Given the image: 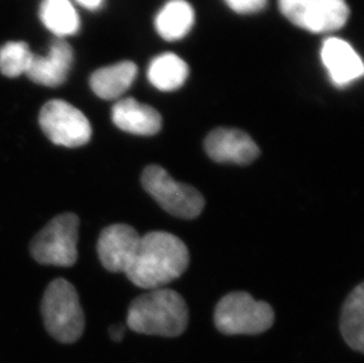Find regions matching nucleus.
<instances>
[{
    "label": "nucleus",
    "mask_w": 364,
    "mask_h": 363,
    "mask_svg": "<svg viewBox=\"0 0 364 363\" xmlns=\"http://www.w3.org/2000/svg\"><path fill=\"white\" fill-rule=\"evenodd\" d=\"M33 56L24 41H9L0 48V71L10 78L26 73Z\"/></svg>",
    "instance_id": "6ab92c4d"
},
{
    "label": "nucleus",
    "mask_w": 364,
    "mask_h": 363,
    "mask_svg": "<svg viewBox=\"0 0 364 363\" xmlns=\"http://www.w3.org/2000/svg\"><path fill=\"white\" fill-rule=\"evenodd\" d=\"M189 262V251L181 238L151 231L139 237L124 274L134 285L152 290L182 276Z\"/></svg>",
    "instance_id": "f257e3e1"
},
{
    "label": "nucleus",
    "mask_w": 364,
    "mask_h": 363,
    "mask_svg": "<svg viewBox=\"0 0 364 363\" xmlns=\"http://www.w3.org/2000/svg\"><path fill=\"white\" fill-rule=\"evenodd\" d=\"M321 59L331 82L344 88L361 78L363 62L356 50L342 38L329 37L321 48Z\"/></svg>",
    "instance_id": "9d476101"
},
{
    "label": "nucleus",
    "mask_w": 364,
    "mask_h": 363,
    "mask_svg": "<svg viewBox=\"0 0 364 363\" xmlns=\"http://www.w3.org/2000/svg\"><path fill=\"white\" fill-rule=\"evenodd\" d=\"M204 147L209 157L217 163L250 164L261 154L251 136L238 129H215L208 135Z\"/></svg>",
    "instance_id": "1a4fd4ad"
},
{
    "label": "nucleus",
    "mask_w": 364,
    "mask_h": 363,
    "mask_svg": "<svg viewBox=\"0 0 364 363\" xmlns=\"http://www.w3.org/2000/svg\"><path fill=\"white\" fill-rule=\"evenodd\" d=\"M340 330L351 349L364 350V285H358L348 295L341 312Z\"/></svg>",
    "instance_id": "dca6fc26"
},
{
    "label": "nucleus",
    "mask_w": 364,
    "mask_h": 363,
    "mask_svg": "<svg viewBox=\"0 0 364 363\" xmlns=\"http://www.w3.org/2000/svg\"><path fill=\"white\" fill-rule=\"evenodd\" d=\"M76 1L87 10H98L104 0H76Z\"/></svg>",
    "instance_id": "412c9836"
},
{
    "label": "nucleus",
    "mask_w": 364,
    "mask_h": 363,
    "mask_svg": "<svg viewBox=\"0 0 364 363\" xmlns=\"http://www.w3.org/2000/svg\"><path fill=\"white\" fill-rule=\"evenodd\" d=\"M141 235L127 224L107 226L100 233L97 251L104 268L111 273H124Z\"/></svg>",
    "instance_id": "9b49d317"
},
{
    "label": "nucleus",
    "mask_w": 364,
    "mask_h": 363,
    "mask_svg": "<svg viewBox=\"0 0 364 363\" xmlns=\"http://www.w3.org/2000/svg\"><path fill=\"white\" fill-rule=\"evenodd\" d=\"M127 322L138 334L177 337L186 332L189 323L188 305L177 291L152 289L132 301Z\"/></svg>",
    "instance_id": "f03ea898"
},
{
    "label": "nucleus",
    "mask_w": 364,
    "mask_h": 363,
    "mask_svg": "<svg viewBox=\"0 0 364 363\" xmlns=\"http://www.w3.org/2000/svg\"><path fill=\"white\" fill-rule=\"evenodd\" d=\"M279 5L288 21L311 33L340 30L349 18L346 0H279Z\"/></svg>",
    "instance_id": "0eeeda50"
},
{
    "label": "nucleus",
    "mask_w": 364,
    "mask_h": 363,
    "mask_svg": "<svg viewBox=\"0 0 364 363\" xmlns=\"http://www.w3.org/2000/svg\"><path fill=\"white\" fill-rule=\"evenodd\" d=\"M39 125L57 145L78 147L89 143L92 127L85 115L64 100H50L41 107Z\"/></svg>",
    "instance_id": "6e6552de"
},
{
    "label": "nucleus",
    "mask_w": 364,
    "mask_h": 363,
    "mask_svg": "<svg viewBox=\"0 0 364 363\" xmlns=\"http://www.w3.org/2000/svg\"><path fill=\"white\" fill-rule=\"evenodd\" d=\"M112 122L121 130L137 136H154L162 129L157 110L134 98L118 100L112 107Z\"/></svg>",
    "instance_id": "ddd939ff"
},
{
    "label": "nucleus",
    "mask_w": 364,
    "mask_h": 363,
    "mask_svg": "<svg viewBox=\"0 0 364 363\" xmlns=\"http://www.w3.org/2000/svg\"><path fill=\"white\" fill-rule=\"evenodd\" d=\"M195 24V11L186 0H170L156 17V30L165 41H179Z\"/></svg>",
    "instance_id": "2eb2a0df"
},
{
    "label": "nucleus",
    "mask_w": 364,
    "mask_h": 363,
    "mask_svg": "<svg viewBox=\"0 0 364 363\" xmlns=\"http://www.w3.org/2000/svg\"><path fill=\"white\" fill-rule=\"evenodd\" d=\"M78 228L80 219L75 214H62L52 219L32 240V257L41 264L71 267L78 257Z\"/></svg>",
    "instance_id": "423d86ee"
},
{
    "label": "nucleus",
    "mask_w": 364,
    "mask_h": 363,
    "mask_svg": "<svg viewBox=\"0 0 364 363\" xmlns=\"http://www.w3.org/2000/svg\"><path fill=\"white\" fill-rule=\"evenodd\" d=\"M228 5L238 14H255L262 10L267 0H225Z\"/></svg>",
    "instance_id": "aec40b11"
},
{
    "label": "nucleus",
    "mask_w": 364,
    "mask_h": 363,
    "mask_svg": "<svg viewBox=\"0 0 364 363\" xmlns=\"http://www.w3.org/2000/svg\"><path fill=\"white\" fill-rule=\"evenodd\" d=\"M110 335L114 341H122L124 336V328L122 326H114L110 329Z\"/></svg>",
    "instance_id": "4be33fe9"
},
{
    "label": "nucleus",
    "mask_w": 364,
    "mask_h": 363,
    "mask_svg": "<svg viewBox=\"0 0 364 363\" xmlns=\"http://www.w3.org/2000/svg\"><path fill=\"white\" fill-rule=\"evenodd\" d=\"M213 319L216 328L225 335H257L272 328L275 312L267 302L234 291L220 298Z\"/></svg>",
    "instance_id": "20e7f679"
},
{
    "label": "nucleus",
    "mask_w": 364,
    "mask_h": 363,
    "mask_svg": "<svg viewBox=\"0 0 364 363\" xmlns=\"http://www.w3.org/2000/svg\"><path fill=\"white\" fill-rule=\"evenodd\" d=\"M188 75V64L175 53H163L156 57L149 65V80L161 91L179 89L186 83Z\"/></svg>",
    "instance_id": "f3484780"
},
{
    "label": "nucleus",
    "mask_w": 364,
    "mask_h": 363,
    "mask_svg": "<svg viewBox=\"0 0 364 363\" xmlns=\"http://www.w3.org/2000/svg\"><path fill=\"white\" fill-rule=\"evenodd\" d=\"M73 60V48L66 41L59 39L52 43L48 56H33L26 75L32 82L55 88L65 82Z\"/></svg>",
    "instance_id": "f8f14e48"
},
{
    "label": "nucleus",
    "mask_w": 364,
    "mask_h": 363,
    "mask_svg": "<svg viewBox=\"0 0 364 363\" xmlns=\"http://www.w3.org/2000/svg\"><path fill=\"white\" fill-rule=\"evenodd\" d=\"M145 191L166 213L179 219H193L202 214L205 201L197 189L172 179L159 165H149L141 174Z\"/></svg>",
    "instance_id": "39448f33"
},
{
    "label": "nucleus",
    "mask_w": 364,
    "mask_h": 363,
    "mask_svg": "<svg viewBox=\"0 0 364 363\" xmlns=\"http://www.w3.org/2000/svg\"><path fill=\"white\" fill-rule=\"evenodd\" d=\"M39 14L43 24L58 37L73 36L80 30V17L70 0H43Z\"/></svg>",
    "instance_id": "a211bd4d"
},
{
    "label": "nucleus",
    "mask_w": 364,
    "mask_h": 363,
    "mask_svg": "<svg viewBox=\"0 0 364 363\" xmlns=\"http://www.w3.org/2000/svg\"><path fill=\"white\" fill-rule=\"evenodd\" d=\"M41 315L48 334L58 342H76L85 328V317L76 288L57 278L48 285L41 301Z\"/></svg>",
    "instance_id": "7ed1b4c3"
},
{
    "label": "nucleus",
    "mask_w": 364,
    "mask_h": 363,
    "mask_svg": "<svg viewBox=\"0 0 364 363\" xmlns=\"http://www.w3.org/2000/svg\"><path fill=\"white\" fill-rule=\"evenodd\" d=\"M137 75L134 63L122 62L97 70L91 75L90 85L93 93L103 100L119 98L132 85Z\"/></svg>",
    "instance_id": "4468645a"
}]
</instances>
